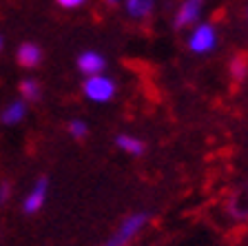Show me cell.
I'll list each match as a JSON object with an SVG mask.
<instances>
[{
  "label": "cell",
  "instance_id": "5bb4252c",
  "mask_svg": "<svg viewBox=\"0 0 248 246\" xmlns=\"http://www.w3.org/2000/svg\"><path fill=\"white\" fill-rule=\"evenodd\" d=\"M11 195V184L9 182H0V204H7Z\"/></svg>",
  "mask_w": 248,
  "mask_h": 246
},
{
  "label": "cell",
  "instance_id": "ba28073f",
  "mask_svg": "<svg viewBox=\"0 0 248 246\" xmlns=\"http://www.w3.org/2000/svg\"><path fill=\"white\" fill-rule=\"evenodd\" d=\"M25 115H27V102L25 100H14V102H9L2 109L0 120H2V124H7V127H14V124H20L22 120H25Z\"/></svg>",
  "mask_w": 248,
  "mask_h": 246
},
{
  "label": "cell",
  "instance_id": "4fadbf2b",
  "mask_svg": "<svg viewBox=\"0 0 248 246\" xmlns=\"http://www.w3.org/2000/svg\"><path fill=\"white\" fill-rule=\"evenodd\" d=\"M56 2L62 9H78V7H82L87 0H56Z\"/></svg>",
  "mask_w": 248,
  "mask_h": 246
},
{
  "label": "cell",
  "instance_id": "6da1fadb",
  "mask_svg": "<svg viewBox=\"0 0 248 246\" xmlns=\"http://www.w3.org/2000/svg\"><path fill=\"white\" fill-rule=\"evenodd\" d=\"M149 224V215L146 213H131L126 215L120 226L115 229V233L108 237L107 242H102L100 246H129L135 237L142 233V229Z\"/></svg>",
  "mask_w": 248,
  "mask_h": 246
},
{
  "label": "cell",
  "instance_id": "30bf717a",
  "mask_svg": "<svg viewBox=\"0 0 248 246\" xmlns=\"http://www.w3.org/2000/svg\"><path fill=\"white\" fill-rule=\"evenodd\" d=\"M155 9V0H124V11L135 18V20H142V18H149Z\"/></svg>",
  "mask_w": 248,
  "mask_h": 246
},
{
  "label": "cell",
  "instance_id": "7c38bea8",
  "mask_svg": "<svg viewBox=\"0 0 248 246\" xmlns=\"http://www.w3.org/2000/svg\"><path fill=\"white\" fill-rule=\"evenodd\" d=\"M87 133H89V127L84 120H71V122H69V135H71V138L82 140V138H87Z\"/></svg>",
  "mask_w": 248,
  "mask_h": 246
},
{
  "label": "cell",
  "instance_id": "8fae6325",
  "mask_svg": "<svg viewBox=\"0 0 248 246\" xmlns=\"http://www.w3.org/2000/svg\"><path fill=\"white\" fill-rule=\"evenodd\" d=\"M20 96L25 102H38L42 98L40 82L33 80V78H25V80L20 82Z\"/></svg>",
  "mask_w": 248,
  "mask_h": 246
},
{
  "label": "cell",
  "instance_id": "8992f818",
  "mask_svg": "<svg viewBox=\"0 0 248 246\" xmlns=\"http://www.w3.org/2000/svg\"><path fill=\"white\" fill-rule=\"evenodd\" d=\"M76 65L87 78L89 76H98V73H102L104 69H107V58H104L100 51L89 49V51H82L80 56H78Z\"/></svg>",
  "mask_w": 248,
  "mask_h": 246
},
{
  "label": "cell",
  "instance_id": "e0dca14e",
  "mask_svg": "<svg viewBox=\"0 0 248 246\" xmlns=\"http://www.w3.org/2000/svg\"><path fill=\"white\" fill-rule=\"evenodd\" d=\"M246 16H248V11H246Z\"/></svg>",
  "mask_w": 248,
  "mask_h": 246
},
{
  "label": "cell",
  "instance_id": "7a4b0ae2",
  "mask_svg": "<svg viewBox=\"0 0 248 246\" xmlns=\"http://www.w3.org/2000/svg\"><path fill=\"white\" fill-rule=\"evenodd\" d=\"M82 93L87 100L91 102H98V104H104V102H111L118 93V84H115L113 78L104 76V73H98V76H89L82 84Z\"/></svg>",
  "mask_w": 248,
  "mask_h": 246
},
{
  "label": "cell",
  "instance_id": "3957f363",
  "mask_svg": "<svg viewBox=\"0 0 248 246\" xmlns=\"http://www.w3.org/2000/svg\"><path fill=\"white\" fill-rule=\"evenodd\" d=\"M188 49L197 56H204V53H211L217 47V29L208 22H197L195 27L188 33V40H186Z\"/></svg>",
  "mask_w": 248,
  "mask_h": 246
},
{
  "label": "cell",
  "instance_id": "52a82bcc",
  "mask_svg": "<svg viewBox=\"0 0 248 246\" xmlns=\"http://www.w3.org/2000/svg\"><path fill=\"white\" fill-rule=\"evenodd\" d=\"M16 60L20 62V67L25 69H33L42 62V49L33 42H22L18 47V53H16Z\"/></svg>",
  "mask_w": 248,
  "mask_h": 246
},
{
  "label": "cell",
  "instance_id": "9a60e30c",
  "mask_svg": "<svg viewBox=\"0 0 248 246\" xmlns=\"http://www.w3.org/2000/svg\"><path fill=\"white\" fill-rule=\"evenodd\" d=\"M107 2H108V5H118L120 0H107Z\"/></svg>",
  "mask_w": 248,
  "mask_h": 246
},
{
  "label": "cell",
  "instance_id": "9c48e42d",
  "mask_svg": "<svg viewBox=\"0 0 248 246\" xmlns=\"http://www.w3.org/2000/svg\"><path fill=\"white\" fill-rule=\"evenodd\" d=\"M115 147H118L120 151H124V153L133 155V158H140V155L144 153V149H146L144 140H140V138L129 135V133H120L118 138H115Z\"/></svg>",
  "mask_w": 248,
  "mask_h": 246
},
{
  "label": "cell",
  "instance_id": "2e32d148",
  "mask_svg": "<svg viewBox=\"0 0 248 246\" xmlns=\"http://www.w3.org/2000/svg\"><path fill=\"white\" fill-rule=\"evenodd\" d=\"M2 45H5V40H2V36H0V49H2Z\"/></svg>",
  "mask_w": 248,
  "mask_h": 246
},
{
  "label": "cell",
  "instance_id": "5b68a950",
  "mask_svg": "<svg viewBox=\"0 0 248 246\" xmlns=\"http://www.w3.org/2000/svg\"><path fill=\"white\" fill-rule=\"evenodd\" d=\"M46 193H49V180L38 178L33 182V186L29 189V193L25 195V200H22V211H25L27 215H36L38 211L45 206Z\"/></svg>",
  "mask_w": 248,
  "mask_h": 246
},
{
  "label": "cell",
  "instance_id": "277c9868",
  "mask_svg": "<svg viewBox=\"0 0 248 246\" xmlns=\"http://www.w3.org/2000/svg\"><path fill=\"white\" fill-rule=\"evenodd\" d=\"M202 11H204V0H182L173 22H175L177 29H188V27L193 29L200 22Z\"/></svg>",
  "mask_w": 248,
  "mask_h": 246
}]
</instances>
